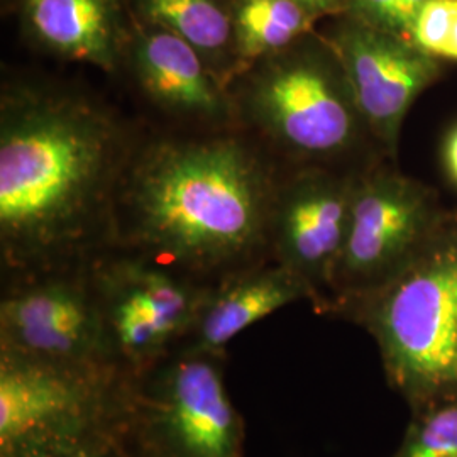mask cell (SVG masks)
Instances as JSON below:
<instances>
[{"label":"cell","instance_id":"cell-1","mask_svg":"<svg viewBox=\"0 0 457 457\" xmlns=\"http://www.w3.org/2000/svg\"><path fill=\"white\" fill-rule=\"evenodd\" d=\"M139 143L73 87L9 80L0 97V253L19 278L80 268L112 247L115 204Z\"/></svg>","mask_w":457,"mask_h":457},{"label":"cell","instance_id":"cell-2","mask_svg":"<svg viewBox=\"0 0 457 457\" xmlns=\"http://www.w3.org/2000/svg\"><path fill=\"white\" fill-rule=\"evenodd\" d=\"M277 175L251 137L220 129L137 145L112 247L213 285L266 262Z\"/></svg>","mask_w":457,"mask_h":457},{"label":"cell","instance_id":"cell-3","mask_svg":"<svg viewBox=\"0 0 457 457\" xmlns=\"http://www.w3.org/2000/svg\"><path fill=\"white\" fill-rule=\"evenodd\" d=\"M236 119L262 143L300 158L345 151L362 122L336 53L302 39L228 85Z\"/></svg>","mask_w":457,"mask_h":457},{"label":"cell","instance_id":"cell-4","mask_svg":"<svg viewBox=\"0 0 457 457\" xmlns=\"http://www.w3.org/2000/svg\"><path fill=\"white\" fill-rule=\"evenodd\" d=\"M370 294L366 322L393 383L419 400L457 395V237Z\"/></svg>","mask_w":457,"mask_h":457},{"label":"cell","instance_id":"cell-5","mask_svg":"<svg viewBox=\"0 0 457 457\" xmlns=\"http://www.w3.org/2000/svg\"><path fill=\"white\" fill-rule=\"evenodd\" d=\"M222 356L173 353L141 375L131 405L153 457H243L245 428L232 405Z\"/></svg>","mask_w":457,"mask_h":457},{"label":"cell","instance_id":"cell-6","mask_svg":"<svg viewBox=\"0 0 457 457\" xmlns=\"http://www.w3.org/2000/svg\"><path fill=\"white\" fill-rule=\"evenodd\" d=\"M112 368L70 366L0 349V457L114 420ZM129 390V388H128Z\"/></svg>","mask_w":457,"mask_h":457},{"label":"cell","instance_id":"cell-7","mask_svg":"<svg viewBox=\"0 0 457 457\" xmlns=\"http://www.w3.org/2000/svg\"><path fill=\"white\" fill-rule=\"evenodd\" d=\"M0 349L70 366L112 368L87 264L19 278L0 302Z\"/></svg>","mask_w":457,"mask_h":457},{"label":"cell","instance_id":"cell-8","mask_svg":"<svg viewBox=\"0 0 457 457\" xmlns=\"http://www.w3.org/2000/svg\"><path fill=\"white\" fill-rule=\"evenodd\" d=\"M327 45L343 66L362 122L395 147L411 104L439 73L436 58L349 16Z\"/></svg>","mask_w":457,"mask_h":457},{"label":"cell","instance_id":"cell-9","mask_svg":"<svg viewBox=\"0 0 457 457\" xmlns=\"http://www.w3.org/2000/svg\"><path fill=\"white\" fill-rule=\"evenodd\" d=\"M428 200L413 183L390 173L356 181L353 212L334 283L371 292L413 258L428 226Z\"/></svg>","mask_w":457,"mask_h":457},{"label":"cell","instance_id":"cell-10","mask_svg":"<svg viewBox=\"0 0 457 457\" xmlns=\"http://www.w3.org/2000/svg\"><path fill=\"white\" fill-rule=\"evenodd\" d=\"M356 181L307 171L278 183L270 224L275 262L303 278L315 292L334 285L351 224Z\"/></svg>","mask_w":457,"mask_h":457},{"label":"cell","instance_id":"cell-11","mask_svg":"<svg viewBox=\"0 0 457 457\" xmlns=\"http://www.w3.org/2000/svg\"><path fill=\"white\" fill-rule=\"evenodd\" d=\"M124 62L143 96L164 114L215 131L237 124L228 87L180 36L139 21L129 33Z\"/></svg>","mask_w":457,"mask_h":457},{"label":"cell","instance_id":"cell-12","mask_svg":"<svg viewBox=\"0 0 457 457\" xmlns=\"http://www.w3.org/2000/svg\"><path fill=\"white\" fill-rule=\"evenodd\" d=\"M311 295V285L279 262L245 268L209 288L175 353L222 356L247 327Z\"/></svg>","mask_w":457,"mask_h":457},{"label":"cell","instance_id":"cell-13","mask_svg":"<svg viewBox=\"0 0 457 457\" xmlns=\"http://www.w3.org/2000/svg\"><path fill=\"white\" fill-rule=\"evenodd\" d=\"M26 34L49 54L115 71L129 31L120 0H21Z\"/></svg>","mask_w":457,"mask_h":457},{"label":"cell","instance_id":"cell-14","mask_svg":"<svg viewBox=\"0 0 457 457\" xmlns=\"http://www.w3.org/2000/svg\"><path fill=\"white\" fill-rule=\"evenodd\" d=\"M141 22L180 36L228 87L236 77L230 7L224 0H134Z\"/></svg>","mask_w":457,"mask_h":457},{"label":"cell","instance_id":"cell-15","mask_svg":"<svg viewBox=\"0 0 457 457\" xmlns=\"http://www.w3.org/2000/svg\"><path fill=\"white\" fill-rule=\"evenodd\" d=\"M236 77L266 58L292 48L317 19L294 0H230ZM232 80V82H234Z\"/></svg>","mask_w":457,"mask_h":457},{"label":"cell","instance_id":"cell-16","mask_svg":"<svg viewBox=\"0 0 457 457\" xmlns=\"http://www.w3.org/2000/svg\"><path fill=\"white\" fill-rule=\"evenodd\" d=\"M393 457H457V395L413 420Z\"/></svg>","mask_w":457,"mask_h":457},{"label":"cell","instance_id":"cell-17","mask_svg":"<svg viewBox=\"0 0 457 457\" xmlns=\"http://www.w3.org/2000/svg\"><path fill=\"white\" fill-rule=\"evenodd\" d=\"M410 43L434 58L457 62V0H427Z\"/></svg>","mask_w":457,"mask_h":457},{"label":"cell","instance_id":"cell-18","mask_svg":"<svg viewBox=\"0 0 457 457\" xmlns=\"http://www.w3.org/2000/svg\"><path fill=\"white\" fill-rule=\"evenodd\" d=\"M112 420L88 427L60 439L43 442L12 457H126Z\"/></svg>","mask_w":457,"mask_h":457},{"label":"cell","instance_id":"cell-19","mask_svg":"<svg viewBox=\"0 0 457 457\" xmlns=\"http://www.w3.org/2000/svg\"><path fill=\"white\" fill-rule=\"evenodd\" d=\"M425 2L427 0H349L345 14L410 43L413 24Z\"/></svg>","mask_w":457,"mask_h":457},{"label":"cell","instance_id":"cell-20","mask_svg":"<svg viewBox=\"0 0 457 457\" xmlns=\"http://www.w3.org/2000/svg\"><path fill=\"white\" fill-rule=\"evenodd\" d=\"M303 11H307L313 19L347 12L349 0H294Z\"/></svg>","mask_w":457,"mask_h":457},{"label":"cell","instance_id":"cell-21","mask_svg":"<svg viewBox=\"0 0 457 457\" xmlns=\"http://www.w3.org/2000/svg\"><path fill=\"white\" fill-rule=\"evenodd\" d=\"M444 158H445V166L453 177V180L457 183V128L451 132L445 149H444Z\"/></svg>","mask_w":457,"mask_h":457},{"label":"cell","instance_id":"cell-22","mask_svg":"<svg viewBox=\"0 0 457 457\" xmlns=\"http://www.w3.org/2000/svg\"><path fill=\"white\" fill-rule=\"evenodd\" d=\"M126 457H129V456H126ZM139 457H153V456H149V454H147V453H145V451H141V456Z\"/></svg>","mask_w":457,"mask_h":457}]
</instances>
